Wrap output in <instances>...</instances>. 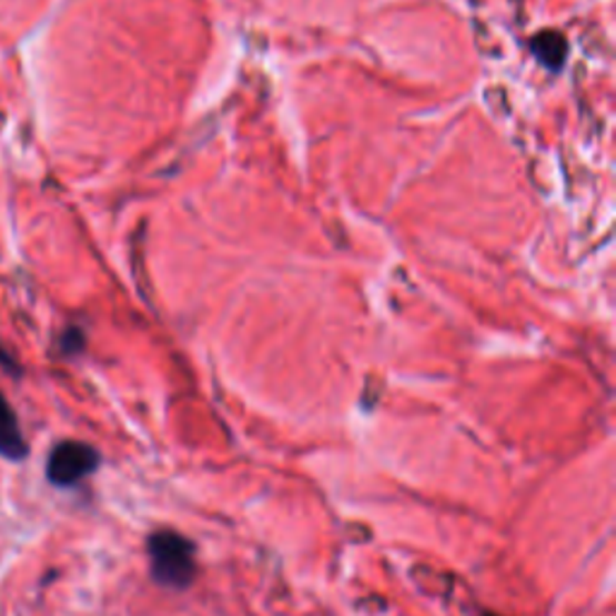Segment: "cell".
<instances>
[{
    "instance_id": "cell-1",
    "label": "cell",
    "mask_w": 616,
    "mask_h": 616,
    "mask_svg": "<svg viewBox=\"0 0 616 616\" xmlns=\"http://www.w3.org/2000/svg\"><path fill=\"white\" fill-rule=\"evenodd\" d=\"M150 573L164 587H189L195 578V547L174 529H160L148 539Z\"/></svg>"
},
{
    "instance_id": "cell-2",
    "label": "cell",
    "mask_w": 616,
    "mask_h": 616,
    "mask_svg": "<svg viewBox=\"0 0 616 616\" xmlns=\"http://www.w3.org/2000/svg\"><path fill=\"white\" fill-rule=\"evenodd\" d=\"M99 463H102V455L90 443L61 441L47 457V479L53 486L68 489V486H75L84 477H90Z\"/></svg>"
},
{
    "instance_id": "cell-3",
    "label": "cell",
    "mask_w": 616,
    "mask_h": 616,
    "mask_svg": "<svg viewBox=\"0 0 616 616\" xmlns=\"http://www.w3.org/2000/svg\"><path fill=\"white\" fill-rule=\"evenodd\" d=\"M27 455H30V446L24 441L18 414L10 407L6 395L0 393V457L10 463H22Z\"/></svg>"
},
{
    "instance_id": "cell-4",
    "label": "cell",
    "mask_w": 616,
    "mask_h": 616,
    "mask_svg": "<svg viewBox=\"0 0 616 616\" xmlns=\"http://www.w3.org/2000/svg\"><path fill=\"white\" fill-rule=\"evenodd\" d=\"M82 345H84V337H82L80 331H75V327H70V331L61 337V350H63L65 354H75V352H80Z\"/></svg>"
},
{
    "instance_id": "cell-5",
    "label": "cell",
    "mask_w": 616,
    "mask_h": 616,
    "mask_svg": "<svg viewBox=\"0 0 616 616\" xmlns=\"http://www.w3.org/2000/svg\"><path fill=\"white\" fill-rule=\"evenodd\" d=\"M0 366H3L8 374H12L16 378H20L22 376V366H20V362L16 360V356L10 354V350L3 345V342H0Z\"/></svg>"
},
{
    "instance_id": "cell-6",
    "label": "cell",
    "mask_w": 616,
    "mask_h": 616,
    "mask_svg": "<svg viewBox=\"0 0 616 616\" xmlns=\"http://www.w3.org/2000/svg\"><path fill=\"white\" fill-rule=\"evenodd\" d=\"M482 616H496V614H482Z\"/></svg>"
}]
</instances>
